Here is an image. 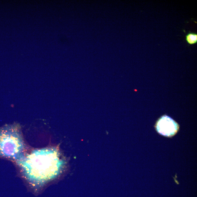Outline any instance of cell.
Here are the masks:
<instances>
[{
    "label": "cell",
    "mask_w": 197,
    "mask_h": 197,
    "mask_svg": "<svg viewBox=\"0 0 197 197\" xmlns=\"http://www.w3.org/2000/svg\"><path fill=\"white\" fill-rule=\"evenodd\" d=\"M23 176L36 190L57 177L65 162L56 147L36 149L17 161Z\"/></svg>",
    "instance_id": "obj_1"
},
{
    "label": "cell",
    "mask_w": 197,
    "mask_h": 197,
    "mask_svg": "<svg viewBox=\"0 0 197 197\" xmlns=\"http://www.w3.org/2000/svg\"><path fill=\"white\" fill-rule=\"evenodd\" d=\"M26 145L18 124H6L0 128V157L20 160L25 156Z\"/></svg>",
    "instance_id": "obj_2"
},
{
    "label": "cell",
    "mask_w": 197,
    "mask_h": 197,
    "mask_svg": "<svg viewBox=\"0 0 197 197\" xmlns=\"http://www.w3.org/2000/svg\"><path fill=\"white\" fill-rule=\"evenodd\" d=\"M155 129L161 135L171 137L175 135L179 130V124L171 117L164 115L158 120Z\"/></svg>",
    "instance_id": "obj_3"
},
{
    "label": "cell",
    "mask_w": 197,
    "mask_h": 197,
    "mask_svg": "<svg viewBox=\"0 0 197 197\" xmlns=\"http://www.w3.org/2000/svg\"><path fill=\"white\" fill-rule=\"evenodd\" d=\"M186 42L190 45H193L197 43V34L196 33L189 32L186 36Z\"/></svg>",
    "instance_id": "obj_4"
}]
</instances>
